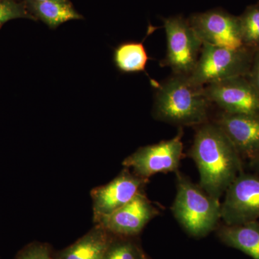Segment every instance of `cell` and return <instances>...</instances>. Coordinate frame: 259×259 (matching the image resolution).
<instances>
[{
  "label": "cell",
  "mask_w": 259,
  "mask_h": 259,
  "mask_svg": "<svg viewBox=\"0 0 259 259\" xmlns=\"http://www.w3.org/2000/svg\"><path fill=\"white\" fill-rule=\"evenodd\" d=\"M190 156L198 168L199 187L219 200L243 171L241 156L215 122L200 125L194 136Z\"/></svg>",
  "instance_id": "obj_1"
},
{
  "label": "cell",
  "mask_w": 259,
  "mask_h": 259,
  "mask_svg": "<svg viewBox=\"0 0 259 259\" xmlns=\"http://www.w3.org/2000/svg\"><path fill=\"white\" fill-rule=\"evenodd\" d=\"M209 102L204 87L194 84L189 76L175 74L158 88L153 116L180 127L201 125L207 122Z\"/></svg>",
  "instance_id": "obj_2"
},
{
  "label": "cell",
  "mask_w": 259,
  "mask_h": 259,
  "mask_svg": "<svg viewBox=\"0 0 259 259\" xmlns=\"http://www.w3.org/2000/svg\"><path fill=\"white\" fill-rule=\"evenodd\" d=\"M177 194L171 211L186 231L195 237L208 234L221 219V202L180 171L176 172Z\"/></svg>",
  "instance_id": "obj_3"
},
{
  "label": "cell",
  "mask_w": 259,
  "mask_h": 259,
  "mask_svg": "<svg viewBox=\"0 0 259 259\" xmlns=\"http://www.w3.org/2000/svg\"><path fill=\"white\" fill-rule=\"evenodd\" d=\"M254 52L245 47L230 49L204 44L189 78L194 84L204 87L230 78L246 76Z\"/></svg>",
  "instance_id": "obj_4"
},
{
  "label": "cell",
  "mask_w": 259,
  "mask_h": 259,
  "mask_svg": "<svg viewBox=\"0 0 259 259\" xmlns=\"http://www.w3.org/2000/svg\"><path fill=\"white\" fill-rule=\"evenodd\" d=\"M183 130L180 128L171 139L139 148L124 160L122 165L146 180L159 173H176L183 156Z\"/></svg>",
  "instance_id": "obj_5"
},
{
  "label": "cell",
  "mask_w": 259,
  "mask_h": 259,
  "mask_svg": "<svg viewBox=\"0 0 259 259\" xmlns=\"http://www.w3.org/2000/svg\"><path fill=\"white\" fill-rule=\"evenodd\" d=\"M167 51L164 64L175 75L189 76L202 51V42L190 23L180 17L166 19Z\"/></svg>",
  "instance_id": "obj_6"
},
{
  "label": "cell",
  "mask_w": 259,
  "mask_h": 259,
  "mask_svg": "<svg viewBox=\"0 0 259 259\" xmlns=\"http://www.w3.org/2000/svg\"><path fill=\"white\" fill-rule=\"evenodd\" d=\"M221 219L238 225L259 219V176L242 172L227 189Z\"/></svg>",
  "instance_id": "obj_7"
},
{
  "label": "cell",
  "mask_w": 259,
  "mask_h": 259,
  "mask_svg": "<svg viewBox=\"0 0 259 259\" xmlns=\"http://www.w3.org/2000/svg\"><path fill=\"white\" fill-rule=\"evenodd\" d=\"M148 182V180L138 176L129 168H124L110 183L93 189L91 197L94 221L98 222L101 218L128 203L138 194L144 192Z\"/></svg>",
  "instance_id": "obj_8"
},
{
  "label": "cell",
  "mask_w": 259,
  "mask_h": 259,
  "mask_svg": "<svg viewBox=\"0 0 259 259\" xmlns=\"http://www.w3.org/2000/svg\"><path fill=\"white\" fill-rule=\"evenodd\" d=\"M209 102H214L224 112L259 113V96L247 76H236L204 87Z\"/></svg>",
  "instance_id": "obj_9"
},
{
  "label": "cell",
  "mask_w": 259,
  "mask_h": 259,
  "mask_svg": "<svg viewBox=\"0 0 259 259\" xmlns=\"http://www.w3.org/2000/svg\"><path fill=\"white\" fill-rule=\"evenodd\" d=\"M190 24L203 44L230 49L244 47L238 17L212 10L194 15Z\"/></svg>",
  "instance_id": "obj_10"
},
{
  "label": "cell",
  "mask_w": 259,
  "mask_h": 259,
  "mask_svg": "<svg viewBox=\"0 0 259 259\" xmlns=\"http://www.w3.org/2000/svg\"><path fill=\"white\" fill-rule=\"evenodd\" d=\"M158 214V209L142 192L128 203L101 218L96 223L112 235L132 236L139 234Z\"/></svg>",
  "instance_id": "obj_11"
},
{
  "label": "cell",
  "mask_w": 259,
  "mask_h": 259,
  "mask_svg": "<svg viewBox=\"0 0 259 259\" xmlns=\"http://www.w3.org/2000/svg\"><path fill=\"white\" fill-rule=\"evenodd\" d=\"M216 124L228 136L241 158L253 161L259 155V113L223 112Z\"/></svg>",
  "instance_id": "obj_12"
},
{
  "label": "cell",
  "mask_w": 259,
  "mask_h": 259,
  "mask_svg": "<svg viewBox=\"0 0 259 259\" xmlns=\"http://www.w3.org/2000/svg\"><path fill=\"white\" fill-rule=\"evenodd\" d=\"M111 233L100 225L60 253L57 259H104L112 241Z\"/></svg>",
  "instance_id": "obj_13"
},
{
  "label": "cell",
  "mask_w": 259,
  "mask_h": 259,
  "mask_svg": "<svg viewBox=\"0 0 259 259\" xmlns=\"http://www.w3.org/2000/svg\"><path fill=\"white\" fill-rule=\"evenodd\" d=\"M218 237L228 246L241 250L253 259H259L258 221L238 225H225L218 230Z\"/></svg>",
  "instance_id": "obj_14"
},
{
  "label": "cell",
  "mask_w": 259,
  "mask_h": 259,
  "mask_svg": "<svg viewBox=\"0 0 259 259\" xmlns=\"http://www.w3.org/2000/svg\"><path fill=\"white\" fill-rule=\"evenodd\" d=\"M24 2V1H23ZM36 20H40L49 28L56 29L61 25L74 20H82L71 2H24Z\"/></svg>",
  "instance_id": "obj_15"
},
{
  "label": "cell",
  "mask_w": 259,
  "mask_h": 259,
  "mask_svg": "<svg viewBox=\"0 0 259 259\" xmlns=\"http://www.w3.org/2000/svg\"><path fill=\"white\" fill-rule=\"evenodd\" d=\"M148 61V54L143 42H122L114 50V64L122 73L144 71Z\"/></svg>",
  "instance_id": "obj_16"
},
{
  "label": "cell",
  "mask_w": 259,
  "mask_h": 259,
  "mask_svg": "<svg viewBox=\"0 0 259 259\" xmlns=\"http://www.w3.org/2000/svg\"><path fill=\"white\" fill-rule=\"evenodd\" d=\"M238 18L243 47L254 53L259 51V6L248 7Z\"/></svg>",
  "instance_id": "obj_17"
},
{
  "label": "cell",
  "mask_w": 259,
  "mask_h": 259,
  "mask_svg": "<svg viewBox=\"0 0 259 259\" xmlns=\"http://www.w3.org/2000/svg\"><path fill=\"white\" fill-rule=\"evenodd\" d=\"M22 18L36 21L23 0H0V28L10 20Z\"/></svg>",
  "instance_id": "obj_18"
},
{
  "label": "cell",
  "mask_w": 259,
  "mask_h": 259,
  "mask_svg": "<svg viewBox=\"0 0 259 259\" xmlns=\"http://www.w3.org/2000/svg\"><path fill=\"white\" fill-rule=\"evenodd\" d=\"M144 253L133 242L112 241L104 259H145Z\"/></svg>",
  "instance_id": "obj_19"
},
{
  "label": "cell",
  "mask_w": 259,
  "mask_h": 259,
  "mask_svg": "<svg viewBox=\"0 0 259 259\" xmlns=\"http://www.w3.org/2000/svg\"><path fill=\"white\" fill-rule=\"evenodd\" d=\"M18 259H51V250L46 244L33 245L25 250Z\"/></svg>",
  "instance_id": "obj_20"
},
{
  "label": "cell",
  "mask_w": 259,
  "mask_h": 259,
  "mask_svg": "<svg viewBox=\"0 0 259 259\" xmlns=\"http://www.w3.org/2000/svg\"><path fill=\"white\" fill-rule=\"evenodd\" d=\"M246 76L259 96V51L254 53L249 72Z\"/></svg>",
  "instance_id": "obj_21"
},
{
  "label": "cell",
  "mask_w": 259,
  "mask_h": 259,
  "mask_svg": "<svg viewBox=\"0 0 259 259\" xmlns=\"http://www.w3.org/2000/svg\"><path fill=\"white\" fill-rule=\"evenodd\" d=\"M252 166L255 168L256 175L259 176V155L256 158L251 161Z\"/></svg>",
  "instance_id": "obj_22"
},
{
  "label": "cell",
  "mask_w": 259,
  "mask_h": 259,
  "mask_svg": "<svg viewBox=\"0 0 259 259\" xmlns=\"http://www.w3.org/2000/svg\"><path fill=\"white\" fill-rule=\"evenodd\" d=\"M24 2L30 1H56V2H69V0H23Z\"/></svg>",
  "instance_id": "obj_23"
},
{
  "label": "cell",
  "mask_w": 259,
  "mask_h": 259,
  "mask_svg": "<svg viewBox=\"0 0 259 259\" xmlns=\"http://www.w3.org/2000/svg\"><path fill=\"white\" fill-rule=\"evenodd\" d=\"M145 259H148V258H146H146H145Z\"/></svg>",
  "instance_id": "obj_24"
}]
</instances>
